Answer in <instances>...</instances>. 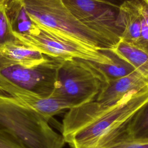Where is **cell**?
Masks as SVG:
<instances>
[{"instance_id": "obj_1", "label": "cell", "mask_w": 148, "mask_h": 148, "mask_svg": "<svg viewBox=\"0 0 148 148\" xmlns=\"http://www.w3.org/2000/svg\"><path fill=\"white\" fill-rule=\"evenodd\" d=\"M148 102V88L127 95L112 109L63 137L70 148H102L124 137L138 111Z\"/></svg>"}, {"instance_id": "obj_2", "label": "cell", "mask_w": 148, "mask_h": 148, "mask_svg": "<svg viewBox=\"0 0 148 148\" xmlns=\"http://www.w3.org/2000/svg\"><path fill=\"white\" fill-rule=\"evenodd\" d=\"M0 129L17 138L27 148H62L65 143L49 121L6 93H0Z\"/></svg>"}, {"instance_id": "obj_3", "label": "cell", "mask_w": 148, "mask_h": 148, "mask_svg": "<svg viewBox=\"0 0 148 148\" xmlns=\"http://www.w3.org/2000/svg\"><path fill=\"white\" fill-rule=\"evenodd\" d=\"M34 23L99 50L112 49L105 37L77 19L62 0H20Z\"/></svg>"}, {"instance_id": "obj_4", "label": "cell", "mask_w": 148, "mask_h": 148, "mask_svg": "<svg viewBox=\"0 0 148 148\" xmlns=\"http://www.w3.org/2000/svg\"><path fill=\"white\" fill-rule=\"evenodd\" d=\"M147 88L148 79L136 71L122 78L105 83L95 99L68 109L62 120V132L67 135L75 132L114 107L129 94Z\"/></svg>"}, {"instance_id": "obj_5", "label": "cell", "mask_w": 148, "mask_h": 148, "mask_svg": "<svg viewBox=\"0 0 148 148\" xmlns=\"http://www.w3.org/2000/svg\"><path fill=\"white\" fill-rule=\"evenodd\" d=\"M105 83L89 61L64 60L58 69L56 86L51 95L64 101L72 108L95 99Z\"/></svg>"}, {"instance_id": "obj_6", "label": "cell", "mask_w": 148, "mask_h": 148, "mask_svg": "<svg viewBox=\"0 0 148 148\" xmlns=\"http://www.w3.org/2000/svg\"><path fill=\"white\" fill-rule=\"evenodd\" d=\"M14 34L25 45L49 57L63 60L80 58L102 64L112 61L105 51L65 37L35 23L28 33L14 31Z\"/></svg>"}, {"instance_id": "obj_7", "label": "cell", "mask_w": 148, "mask_h": 148, "mask_svg": "<svg viewBox=\"0 0 148 148\" xmlns=\"http://www.w3.org/2000/svg\"><path fill=\"white\" fill-rule=\"evenodd\" d=\"M64 60L49 56L45 61L35 66H10L0 70V81L49 97L55 90L58 69Z\"/></svg>"}, {"instance_id": "obj_8", "label": "cell", "mask_w": 148, "mask_h": 148, "mask_svg": "<svg viewBox=\"0 0 148 148\" xmlns=\"http://www.w3.org/2000/svg\"><path fill=\"white\" fill-rule=\"evenodd\" d=\"M80 21L98 32L113 46L120 40L121 31L116 25L117 14L109 2L102 0H62Z\"/></svg>"}, {"instance_id": "obj_9", "label": "cell", "mask_w": 148, "mask_h": 148, "mask_svg": "<svg viewBox=\"0 0 148 148\" xmlns=\"http://www.w3.org/2000/svg\"><path fill=\"white\" fill-rule=\"evenodd\" d=\"M0 91L25 104L47 121L62 111L71 109L66 102L53 95L43 97L2 81H0Z\"/></svg>"}, {"instance_id": "obj_10", "label": "cell", "mask_w": 148, "mask_h": 148, "mask_svg": "<svg viewBox=\"0 0 148 148\" xmlns=\"http://www.w3.org/2000/svg\"><path fill=\"white\" fill-rule=\"evenodd\" d=\"M142 17L137 0L124 1L119 6L116 25L121 31V40L139 48Z\"/></svg>"}, {"instance_id": "obj_11", "label": "cell", "mask_w": 148, "mask_h": 148, "mask_svg": "<svg viewBox=\"0 0 148 148\" xmlns=\"http://www.w3.org/2000/svg\"><path fill=\"white\" fill-rule=\"evenodd\" d=\"M109 50L129 62L135 71L148 79V53L121 40Z\"/></svg>"}, {"instance_id": "obj_12", "label": "cell", "mask_w": 148, "mask_h": 148, "mask_svg": "<svg viewBox=\"0 0 148 148\" xmlns=\"http://www.w3.org/2000/svg\"><path fill=\"white\" fill-rule=\"evenodd\" d=\"M110 57L112 61L108 64H102L90 61V64L103 76L106 82L125 77L135 70L127 61L121 58L110 50H104Z\"/></svg>"}, {"instance_id": "obj_13", "label": "cell", "mask_w": 148, "mask_h": 148, "mask_svg": "<svg viewBox=\"0 0 148 148\" xmlns=\"http://www.w3.org/2000/svg\"><path fill=\"white\" fill-rule=\"evenodd\" d=\"M4 2L14 32L27 34L34 23L29 17L20 0H5Z\"/></svg>"}, {"instance_id": "obj_14", "label": "cell", "mask_w": 148, "mask_h": 148, "mask_svg": "<svg viewBox=\"0 0 148 148\" xmlns=\"http://www.w3.org/2000/svg\"><path fill=\"white\" fill-rule=\"evenodd\" d=\"M124 138H148V102L135 114L128 126Z\"/></svg>"}, {"instance_id": "obj_15", "label": "cell", "mask_w": 148, "mask_h": 148, "mask_svg": "<svg viewBox=\"0 0 148 148\" xmlns=\"http://www.w3.org/2000/svg\"><path fill=\"white\" fill-rule=\"evenodd\" d=\"M17 39L5 5L2 1L0 3V46Z\"/></svg>"}, {"instance_id": "obj_16", "label": "cell", "mask_w": 148, "mask_h": 148, "mask_svg": "<svg viewBox=\"0 0 148 148\" xmlns=\"http://www.w3.org/2000/svg\"><path fill=\"white\" fill-rule=\"evenodd\" d=\"M102 148H148V138H123Z\"/></svg>"}, {"instance_id": "obj_17", "label": "cell", "mask_w": 148, "mask_h": 148, "mask_svg": "<svg viewBox=\"0 0 148 148\" xmlns=\"http://www.w3.org/2000/svg\"><path fill=\"white\" fill-rule=\"evenodd\" d=\"M0 148H27L17 138L0 129Z\"/></svg>"}, {"instance_id": "obj_18", "label": "cell", "mask_w": 148, "mask_h": 148, "mask_svg": "<svg viewBox=\"0 0 148 148\" xmlns=\"http://www.w3.org/2000/svg\"><path fill=\"white\" fill-rule=\"evenodd\" d=\"M140 10L148 25V0H137Z\"/></svg>"}, {"instance_id": "obj_19", "label": "cell", "mask_w": 148, "mask_h": 148, "mask_svg": "<svg viewBox=\"0 0 148 148\" xmlns=\"http://www.w3.org/2000/svg\"><path fill=\"white\" fill-rule=\"evenodd\" d=\"M102 1H107V2H109V1H110V0H102Z\"/></svg>"}, {"instance_id": "obj_20", "label": "cell", "mask_w": 148, "mask_h": 148, "mask_svg": "<svg viewBox=\"0 0 148 148\" xmlns=\"http://www.w3.org/2000/svg\"><path fill=\"white\" fill-rule=\"evenodd\" d=\"M1 1H5V0H1Z\"/></svg>"}, {"instance_id": "obj_21", "label": "cell", "mask_w": 148, "mask_h": 148, "mask_svg": "<svg viewBox=\"0 0 148 148\" xmlns=\"http://www.w3.org/2000/svg\"><path fill=\"white\" fill-rule=\"evenodd\" d=\"M1 2H2V1H1V0H0V3H1Z\"/></svg>"}]
</instances>
